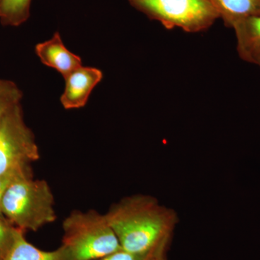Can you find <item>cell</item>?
I'll return each mask as SVG.
<instances>
[{
    "mask_svg": "<svg viewBox=\"0 0 260 260\" xmlns=\"http://www.w3.org/2000/svg\"><path fill=\"white\" fill-rule=\"evenodd\" d=\"M62 228V245L72 260L102 259L121 249L106 215L95 210L73 212Z\"/></svg>",
    "mask_w": 260,
    "mask_h": 260,
    "instance_id": "cell-3",
    "label": "cell"
},
{
    "mask_svg": "<svg viewBox=\"0 0 260 260\" xmlns=\"http://www.w3.org/2000/svg\"><path fill=\"white\" fill-rule=\"evenodd\" d=\"M35 52L43 64L55 70L64 78L83 65L81 57L65 47L59 32L37 44Z\"/></svg>",
    "mask_w": 260,
    "mask_h": 260,
    "instance_id": "cell-7",
    "label": "cell"
},
{
    "mask_svg": "<svg viewBox=\"0 0 260 260\" xmlns=\"http://www.w3.org/2000/svg\"><path fill=\"white\" fill-rule=\"evenodd\" d=\"M4 260H72L69 251L61 244L54 251H44L29 243L24 231L17 228L14 242Z\"/></svg>",
    "mask_w": 260,
    "mask_h": 260,
    "instance_id": "cell-9",
    "label": "cell"
},
{
    "mask_svg": "<svg viewBox=\"0 0 260 260\" xmlns=\"http://www.w3.org/2000/svg\"><path fill=\"white\" fill-rule=\"evenodd\" d=\"M132 6L167 29L188 32L208 30L219 18L208 0H129Z\"/></svg>",
    "mask_w": 260,
    "mask_h": 260,
    "instance_id": "cell-5",
    "label": "cell"
},
{
    "mask_svg": "<svg viewBox=\"0 0 260 260\" xmlns=\"http://www.w3.org/2000/svg\"><path fill=\"white\" fill-rule=\"evenodd\" d=\"M17 227L0 217V260H4L14 242Z\"/></svg>",
    "mask_w": 260,
    "mask_h": 260,
    "instance_id": "cell-14",
    "label": "cell"
},
{
    "mask_svg": "<svg viewBox=\"0 0 260 260\" xmlns=\"http://www.w3.org/2000/svg\"><path fill=\"white\" fill-rule=\"evenodd\" d=\"M39 158L35 136L25 124L19 104L0 122V176L32 177L30 164Z\"/></svg>",
    "mask_w": 260,
    "mask_h": 260,
    "instance_id": "cell-4",
    "label": "cell"
},
{
    "mask_svg": "<svg viewBox=\"0 0 260 260\" xmlns=\"http://www.w3.org/2000/svg\"><path fill=\"white\" fill-rule=\"evenodd\" d=\"M172 239L162 241L150 251L142 254H133L120 249L100 260H169Z\"/></svg>",
    "mask_w": 260,
    "mask_h": 260,
    "instance_id": "cell-12",
    "label": "cell"
},
{
    "mask_svg": "<svg viewBox=\"0 0 260 260\" xmlns=\"http://www.w3.org/2000/svg\"><path fill=\"white\" fill-rule=\"evenodd\" d=\"M20 177H13V176H0V217L1 218H5L3 211H2V203H3V196H4L5 191L11 184L12 181Z\"/></svg>",
    "mask_w": 260,
    "mask_h": 260,
    "instance_id": "cell-15",
    "label": "cell"
},
{
    "mask_svg": "<svg viewBox=\"0 0 260 260\" xmlns=\"http://www.w3.org/2000/svg\"><path fill=\"white\" fill-rule=\"evenodd\" d=\"M23 92L11 80L0 79V122L10 109L21 104Z\"/></svg>",
    "mask_w": 260,
    "mask_h": 260,
    "instance_id": "cell-13",
    "label": "cell"
},
{
    "mask_svg": "<svg viewBox=\"0 0 260 260\" xmlns=\"http://www.w3.org/2000/svg\"><path fill=\"white\" fill-rule=\"evenodd\" d=\"M122 250L142 254L173 239L177 214L148 195H134L116 203L105 214Z\"/></svg>",
    "mask_w": 260,
    "mask_h": 260,
    "instance_id": "cell-1",
    "label": "cell"
},
{
    "mask_svg": "<svg viewBox=\"0 0 260 260\" xmlns=\"http://www.w3.org/2000/svg\"><path fill=\"white\" fill-rule=\"evenodd\" d=\"M54 204V196L47 181L20 177L12 181L5 191L2 211L15 227L24 232H37L56 220Z\"/></svg>",
    "mask_w": 260,
    "mask_h": 260,
    "instance_id": "cell-2",
    "label": "cell"
},
{
    "mask_svg": "<svg viewBox=\"0 0 260 260\" xmlns=\"http://www.w3.org/2000/svg\"><path fill=\"white\" fill-rule=\"evenodd\" d=\"M102 79V70L82 65L64 78L65 88L60 97L61 105L68 110L85 107L93 89Z\"/></svg>",
    "mask_w": 260,
    "mask_h": 260,
    "instance_id": "cell-6",
    "label": "cell"
},
{
    "mask_svg": "<svg viewBox=\"0 0 260 260\" xmlns=\"http://www.w3.org/2000/svg\"><path fill=\"white\" fill-rule=\"evenodd\" d=\"M31 0H1L0 21L7 26L22 25L30 17Z\"/></svg>",
    "mask_w": 260,
    "mask_h": 260,
    "instance_id": "cell-11",
    "label": "cell"
},
{
    "mask_svg": "<svg viewBox=\"0 0 260 260\" xmlns=\"http://www.w3.org/2000/svg\"><path fill=\"white\" fill-rule=\"evenodd\" d=\"M0 1H1V0H0Z\"/></svg>",
    "mask_w": 260,
    "mask_h": 260,
    "instance_id": "cell-16",
    "label": "cell"
},
{
    "mask_svg": "<svg viewBox=\"0 0 260 260\" xmlns=\"http://www.w3.org/2000/svg\"><path fill=\"white\" fill-rule=\"evenodd\" d=\"M233 29L237 38L239 57L260 69V16L242 20Z\"/></svg>",
    "mask_w": 260,
    "mask_h": 260,
    "instance_id": "cell-8",
    "label": "cell"
},
{
    "mask_svg": "<svg viewBox=\"0 0 260 260\" xmlns=\"http://www.w3.org/2000/svg\"><path fill=\"white\" fill-rule=\"evenodd\" d=\"M225 26L234 28L246 19L260 16V0H208Z\"/></svg>",
    "mask_w": 260,
    "mask_h": 260,
    "instance_id": "cell-10",
    "label": "cell"
}]
</instances>
